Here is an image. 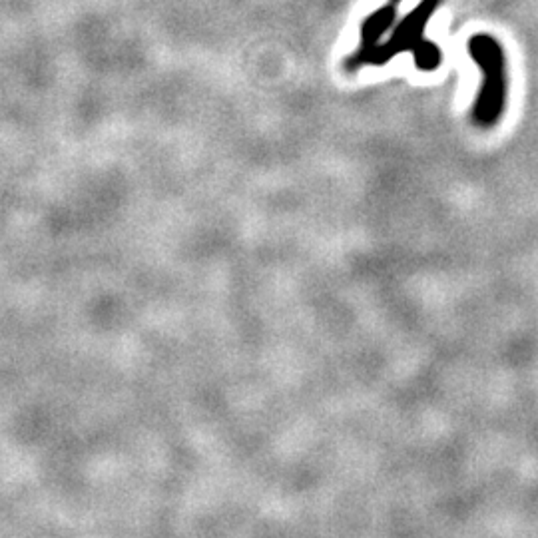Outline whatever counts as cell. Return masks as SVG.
Listing matches in <instances>:
<instances>
[{
    "label": "cell",
    "mask_w": 538,
    "mask_h": 538,
    "mask_svg": "<svg viewBox=\"0 0 538 538\" xmlns=\"http://www.w3.org/2000/svg\"><path fill=\"white\" fill-rule=\"evenodd\" d=\"M443 0H421L393 30L391 38L385 44L361 46L349 58H345V70L357 72L363 66H383L391 58L403 52H411L415 66L423 72H433L443 62L441 48L425 38V26L431 20L433 12Z\"/></svg>",
    "instance_id": "1"
},
{
    "label": "cell",
    "mask_w": 538,
    "mask_h": 538,
    "mask_svg": "<svg viewBox=\"0 0 538 538\" xmlns=\"http://www.w3.org/2000/svg\"><path fill=\"white\" fill-rule=\"evenodd\" d=\"M469 54L473 56L483 74L479 96L473 106V120L481 128H493L507 110V56L499 40L489 34H475L469 40Z\"/></svg>",
    "instance_id": "2"
},
{
    "label": "cell",
    "mask_w": 538,
    "mask_h": 538,
    "mask_svg": "<svg viewBox=\"0 0 538 538\" xmlns=\"http://www.w3.org/2000/svg\"><path fill=\"white\" fill-rule=\"evenodd\" d=\"M397 6L395 2H387L373 14H369L361 24V46H371L381 40V36L391 28V24L397 18Z\"/></svg>",
    "instance_id": "3"
},
{
    "label": "cell",
    "mask_w": 538,
    "mask_h": 538,
    "mask_svg": "<svg viewBox=\"0 0 538 538\" xmlns=\"http://www.w3.org/2000/svg\"><path fill=\"white\" fill-rule=\"evenodd\" d=\"M391 2H395V4H399V2H401V0H391Z\"/></svg>",
    "instance_id": "4"
}]
</instances>
